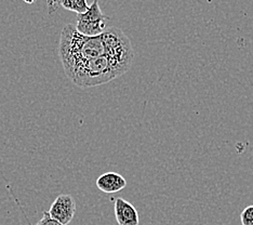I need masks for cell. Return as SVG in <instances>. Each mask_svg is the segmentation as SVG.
<instances>
[{
	"instance_id": "cell-1",
	"label": "cell",
	"mask_w": 253,
	"mask_h": 225,
	"mask_svg": "<svg viewBox=\"0 0 253 225\" xmlns=\"http://www.w3.org/2000/svg\"><path fill=\"white\" fill-rule=\"evenodd\" d=\"M130 51H133L130 39L117 27L106 28L101 35L88 37L78 33L75 25L66 24L61 33L59 56L64 69L103 55Z\"/></svg>"
},
{
	"instance_id": "cell-2",
	"label": "cell",
	"mask_w": 253,
	"mask_h": 225,
	"mask_svg": "<svg viewBox=\"0 0 253 225\" xmlns=\"http://www.w3.org/2000/svg\"><path fill=\"white\" fill-rule=\"evenodd\" d=\"M133 51L103 55L77 63L64 69L71 82L80 88H91L107 84L129 71L133 62Z\"/></svg>"
},
{
	"instance_id": "cell-3",
	"label": "cell",
	"mask_w": 253,
	"mask_h": 225,
	"mask_svg": "<svg viewBox=\"0 0 253 225\" xmlns=\"http://www.w3.org/2000/svg\"><path fill=\"white\" fill-rule=\"evenodd\" d=\"M108 19L109 17L102 12L99 1L94 0L84 13L77 14V24L75 27L84 36L93 37L101 35L106 30V21Z\"/></svg>"
},
{
	"instance_id": "cell-4",
	"label": "cell",
	"mask_w": 253,
	"mask_h": 225,
	"mask_svg": "<svg viewBox=\"0 0 253 225\" xmlns=\"http://www.w3.org/2000/svg\"><path fill=\"white\" fill-rule=\"evenodd\" d=\"M48 212L53 220L62 225H67L73 220L76 213V201L73 196L62 194L57 196Z\"/></svg>"
},
{
	"instance_id": "cell-5",
	"label": "cell",
	"mask_w": 253,
	"mask_h": 225,
	"mask_svg": "<svg viewBox=\"0 0 253 225\" xmlns=\"http://www.w3.org/2000/svg\"><path fill=\"white\" fill-rule=\"evenodd\" d=\"M115 218L119 225H139L140 217L135 207L124 198L115 199Z\"/></svg>"
},
{
	"instance_id": "cell-6",
	"label": "cell",
	"mask_w": 253,
	"mask_h": 225,
	"mask_svg": "<svg viewBox=\"0 0 253 225\" xmlns=\"http://www.w3.org/2000/svg\"><path fill=\"white\" fill-rule=\"evenodd\" d=\"M96 186L103 193H118L126 186V180L117 172H106L96 179Z\"/></svg>"
},
{
	"instance_id": "cell-7",
	"label": "cell",
	"mask_w": 253,
	"mask_h": 225,
	"mask_svg": "<svg viewBox=\"0 0 253 225\" xmlns=\"http://www.w3.org/2000/svg\"><path fill=\"white\" fill-rule=\"evenodd\" d=\"M59 4L65 10L73 11L77 14L84 13L89 8L87 0H59Z\"/></svg>"
},
{
	"instance_id": "cell-8",
	"label": "cell",
	"mask_w": 253,
	"mask_h": 225,
	"mask_svg": "<svg viewBox=\"0 0 253 225\" xmlns=\"http://www.w3.org/2000/svg\"><path fill=\"white\" fill-rule=\"evenodd\" d=\"M240 220L243 225H253V205L245 208L240 215Z\"/></svg>"
},
{
	"instance_id": "cell-9",
	"label": "cell",
	"mask_w": 253,
	"mask_h": 225,
	"mask_svg": "<svg viewBox=\"0 0 253 225\" xmlns=\"http://www.w3.org/2000/svg\"><path fill=\"white\" fill-rule=\"evenodd\" d=\"M36 225H62V224L53 220V219L50 217L48 211H44L42 220H40Z\"/></svg>"
}]
</instances>
